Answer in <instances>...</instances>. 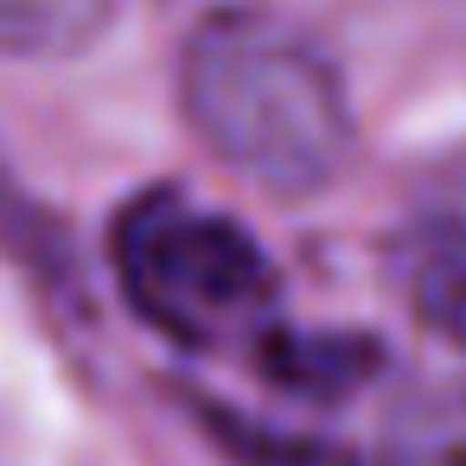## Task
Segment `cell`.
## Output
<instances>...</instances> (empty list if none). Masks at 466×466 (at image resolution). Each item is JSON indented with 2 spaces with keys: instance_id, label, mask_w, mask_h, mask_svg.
I'll list each match as a JSON object with an SVG mask.
<instances>
[{
  "instance_id": "1",
  "label": "cell",
  "mask_w": 466,
  "mask_h": 466,
  "mask_svg": "<svg viewBox=\"0 0 466 466\" xmlns=\"http://www.w3.org/2000/svg\"><path fill=\"white\" fill-rule=\"evenodd\" d=\"M179 109L230 173L275 198H313L351 160V103L332 58L256 7H218L192 26Z\"/></svg>"
},
{
  "instance_id": "2",
  "label": "cell",
  "mask_w": 466,
  "mask_h": 466,
  "mask_svg": "<svg viewBox=\"0 0 466 466\" xmlns=\"http://www.w3.org/2000/svg\"><path fill=\"white\" fill-rule=\"evenodd\" d=\"M109 262L135 313L179 345H230L275 307V268L256 237L186 192L128 198L109 230Z\"/></svg>"
},
{
  "instance_id": "3",
  "label": "cell",
  "mask_w": 466,
  "mask_h": 466,
  "mask_svg": "<svg viewBox=\"0 0 466 466\" xmlns=\"http://www.w3.org/2000/svg\"><path fill=\"white\" fill-rule=\"evenodd\" d=\"M390 275L409 313L453 351H466V218H421L396 237Z\"/></svg>"
},
{
  "instance_id": "4",
  "label": "cell",
  "mask_w": 466,
  "mask_h": 466,
  "mask_svg": "<svg viewBox=\"0 0 466 466\" xmlns=\"http://www.w3.org/2000/svg\"><path fill=\"white\" fill-rule=\"evenodd\" d=\"M390 466H466V383H421L383 421Z\"/></svg>"
},
{
  "instance_id": "5",
  "label": "cell",
  "mask_w": 466,
  "mask_h": 466,
  "mask_svg": "<svg viewBox=\"0 0 466 466\" xmlns=\"http://www.w3.org/2000/svg\"><path fill=\"white\" fill-rule=\"evenodd\" d=\"M116 20V0H0L7 58H71L90 52Z\"/></svg>"
}]
</instances>
